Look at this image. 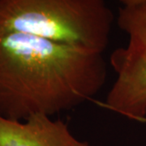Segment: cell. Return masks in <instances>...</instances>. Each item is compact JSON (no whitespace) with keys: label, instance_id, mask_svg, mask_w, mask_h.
I'll list each match as a JSON object with an SVG mask.
<instances>
[{"label":"cell","instance_id":"obj_2","mask_svg":"<svg viewBox=\"0 0 146 146\" xmlns=\"http://www.w3.org/2000/svg\"><path fill=\"white\" fill-rule=\"evenodd\" d=\"M114 21L106 0H0V35L29 33L104 53Z\"/></svg>","mask_w":146,"mask_h":146},{"label":"cell","instance_id":"obj_1","mask_svg":"<svg viewBox=\"0 0 146 146\" xmlns=\"http://www.w3.org/2000/svg\"><path fill=\"white\" fill-rule=\"evenodd\" d=\"M103 54L29 33L0 35V116L52 117L94 98L107 80Z\"/></svg>","mask_w":146,"mask_h":146},{"label":"cell","instance_id":"obj_5","mask_svg":"<svg viewBox=\"0 0 146 146\" xmlns=\"http://www.w3.org/2000/svg\"><path fill=\"white\" fill-rule=\"evenodd\" d=\"M123 6H131L146 2V0H119Z\"/></svg>","mask_w":146,"mask_h":146},{"label":"cell","instance_id":"obj_3","mask_svg":"<svg viewBox=\"0 0 146 146\" xmlns=\"http://www.w3.org/2000/svg\"><path fill=\"white\" fill-rule=\"evenodd\" d=\"M117 25L128 37L110 63L116 77L104 106L131 120L146 122V2L119 9Z\"/></svg>","mask_w":146,"mask_h":146},{"label":"cell","instance_id":"obj_4","mask_svg":"<svg viewBox=\"0 0 146 146\" xmlns=\"http://www.w3.org/2000/svg\"><path fill=\"white\" fill-rule=\"evenodd\" d=\"M0 146H94L81 141L62 119L35 115L25 121L0 116Z\"/></svg>","mask_w":146,"mask_h":146}]
</instances>
